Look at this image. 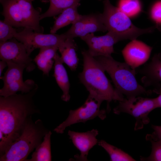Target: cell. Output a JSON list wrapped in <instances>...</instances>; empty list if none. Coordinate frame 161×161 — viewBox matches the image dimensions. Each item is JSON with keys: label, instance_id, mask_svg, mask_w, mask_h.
Wrapping results in <instances>:
<instances>
[{"label": "cell", "instance_id": "cell-2", "mask_svg": "<svg viewBox=\"0 0 161 161\" xmlns=\"http://www.w3.org/2000/svg\"><path fill=\"white\" fill-rule=\"evenodd\" d=\"M83 58L82 71L79 78L89 92V96L102 103L107 102V110H110V103L112 101H120L124 96L119 94L114 88L106 77L105 71L88 50L81 52Z\"/></svg>", "mask_w": 161, "mask_h": 161}, {"label": "cell", "instance_id": "cell-27", "mask_svg": "<svg viewBox=\"0 0 161 161\" xmlns=\"http://www.w3.org/2000/svg\"><path fill=\"white\" fill-rule=\"evenodd\" d=\"M150 14L152 19L156 24L161 23V0L157 1L153 5Z\"/></svg>", "mask_w": 161, "mask_h": 161}, {"label": "cell", "instance_id": "cell-18", "mask_svg": "<svg viewBox=\"0 0 161 161\" xmlns=\"http://www.w3.org/2000/svg\"><path fill=\"white\" fill-rule=\"evenodd\" d=\"M58 50L57 46L47 47L40 48L38 54L33 59L38 69L44 75L49 76L54 61L53 60Z\"/></svg>", "mask_w": 161, "mask_h": 161}, {"label": "cell", "instance_id": "cell-4", "mask_svg": "<svg viewBox=\"0 0 161 161\" xmlns=\"http://www.w3.org/2000/svg\"><path fill=\"white\" fill-rule=\"evenodd\" d=\"M49 131L41 120L34 122L31 117L20 136L0 156V161H26L30 153L41 143L43 138Z\"/></svg>", "mask_w": 161, "mask_h": 161}, {"label": "cell", "instance_id": "cell-13", "mask_svg": "<svg viewBox=\"0 0 161 161\" xmlns=\"http://www.w3.org/2000/svg\"><path fill=\"white\" fill-rule=\"evenodd\" d=\"M80 38L87 44L89 52L94 57L111 56L114 52V45L120 41L116 36L109 32L100 36L91 33Z\"/></svg>", "mask_w": 161, "mask_h": 161}, {"label": "cell", "instance_id": "cell-31", "mask_svg": "<svg viewBox=\"0 0 161 161\" xmlns=\"http://www.w3.org/2000/svg\"><path fill=\"white\" fill-rule=\"evenodd\" d=\"M155 26L156 28H157L159 31L161 32V23L156 24Z\"/></svg>", "mask_w": 161, "mask_h": 161}, {"label": "cell", "instance_id": "cell-11", "mask_svg": "<svg viewBox=\"0 0 161 161\" xmlns=\"http://www.w3.org/2000/svg\"><path fill=\"white\" fill-rule=\"evenodd\" d=\"M1 60L24 65L27 72L35 68L33 60L28 55L24 45L14 38L5 42H0Z\"/></svg>", "mask_w": 161, "mask_h": 161}, {"label": "cell", "instance_id": "cell-7", "mask_svg": "<svg viewBox=\"0 0 161 161\" xmlns=\"http://www.w3.org/2000/svg\"><path fill=\"white\" fill-rule=\"evenodd\" d=\"M158 108L156 98H149L138 96L131 98H124L113 109L114 113L118 114L126 113L135 118V131L141 129L149 123V113Z\"/></svg>", "mask_w": 161, "mask_h": 161}, {"label": "cell", "instance_id": "cell-1", "mask_svg": "<svg viewBox=\"0 0 161 161\" xmlns=\"http://www.w3.org/2000/svg\"><path fill=\"white\" fill-rule=\"evenodd\" d=\"M38 86L27 93L0 97V156L21 134L32 115L39 113L33 97Z\"/></svg>", "mask_w": 161, "mask_h": 161}, {"label": "cell", "instance_id": "cell-16", "mask_svg": "<svg viewBox=\"0 0 161 161\" xmlns=\"http://www.w3.org/2000/svg\"><path fill=\"white\" fill-rule=\"evenodd\" d=\"M98 134V131L97 129L83 132L68 131V134L69 136L70 139L80 152V155L75 156V160H88L87 157L89 151L98 143L96 138Z\"/></svg>", "mask_w": 161, "mask_h": 161}, {"label": "cell", "instance_id": "cell-5", "mask_svg": "<svg viewBox=\"0 0 161 161\" xmlns=\"http://www.w3.org/2000/svg\"><path fill=\"white\" fill-rule=\"evenodd\" d=\"M33 0H0L4 21L15 28H28L43 33L40 24V12L35 8Z\"/></svg>", "mask_w": 161, "mask_h": 161}, {"label": "cell", "instance_id": "cell-24", "mask_svg": "<svg viewBox=\"0 0 161 161\" xmlns=\"http://www.w3.org/2000/svg\"><path fill=\"white\" fill-rule=\"evenodd\" d=\"M117 7L129 17L137 15L141 10L139 0H119Z\"/></svg>", "mask_w": 161, "mask_h": 161}, {"label": "cell", "instance_id": "cell-26", "mask_svg": "<svg viewBox=\"0 0 161 161\" xmlns=\"http://www.w3.org/2000/svg\"><path fill=\"white\" fill-rule=\"evenodd\" d=\"M17 32L14 27L5 22L0 21V42H5L14 38Z\"/></svg>", "mask_w": 161, "mask_h": 161}, {"label": "cell", "instance_id": "cell-19", "mask_svg": "<svg viewBox=\"0 0 161 161\" xmlns=\"http://www.w3.org/2000/svg\"><path fill=\"white\" fill-rule=\"evenodd\" d=\"M76 44L73 38H67L58 48L63 63L66 64L72 71L76 70L79 62L76 53Z\"/></svg>", "mask_w": 161, "mask_h": 161}, {"label": "cell", "instance_id": "cell-21", "mask_svg": "<svg viewBox=\"0 0 161 161\" xmlns=\"http://www.w3.org/2000/svg\"><path fill=\"white\" fill-rule=\"evenodd\" d=\"M49 131L44 137L43 140L36 148L32 154L31 158L26 161H50L52 160L51 136Z\"/></svg>", "mask_w": 161, "mask_h": 161}, {"label": "cell", "instance_id": "cell-20", "mask_svg": "<svg viewBox=\"0 0 161 161\" xmlns=\"http://www.w3.org/2000/svg\"><path fill=\"white\" fill-rule=\"evenodd\" d=\"M80 3L69 7L63 11L56 19L50 32L55 33L61 28L70 24L75 23L79 18L80 15L78 11V8L80 6Z\"/></svg>", "mask_w": 161, "mask_h": 161}, {"label": "cell", "instance_id": "cell-28", "mask_svg": "<svg viewBox=\"0 0 161 161\" xmlns=\"http://www.w3.org/2000/svg\"><path fill=\"white\" fill-rule=\"evenodd\" d=\"M154 132L151 134H148L146 138L154 140H161V126L152 125Z\"/></svg>", "mask_w": 161, "mask_h": 161}, {"label": "cell", "instance_id": "cell-14", "mask_svg": "<svg viewBox=\"0 0 161 161\" xmlns=\"http://www.w3.org/2000/svg\"><path fill=\"white\" fill-rule=\"evenodd\" d=\"M152 47L136 39L127 44L122 52L125 62L135 69L145 64L149 59Z\"/></svg>", "mask_w": 161, "mask_h": 161}, {"label": "cell", "instance_id": "cell-30", "mask_svg": "<svg viewBox=\"0 0 161 161\" xmlns=\"http://www.w3.org/2000/svg\"><path fill=\"white\" fill-rule=\"evenodd\" d=\"M157 93L159 96L156 98V100L158 108H161V86L159 89Z\"/></svg>", "mask_w": 161, "mask_h": 161}, {"label": "cell", "instance_id": "cell-23", "mask_svg": "<svg viewBox=\"0 0 161 161\" xmlns=\"http://www.w3.org/2000/svg\"><path fill=\"white\" fill-rule=\"evenodd\" d=\"M99 145L102 147L109 154L112 161H134L136 160L122 150L102 140L98 142Z\"/></svg>", "mask_w": 161, "mask_h": 161}, {"label": "cell", "instance_id": "cell-9", "mask_svg": "<svg viewBox=\"0 0 161 161\" xmlns=\"http://www.w3.org/2000/svg\"><path fill=\"white\" fill-rule=\"evenodd\" d=\"M101 103L89 95L84 103L81 106L69 112L66 119L53 131L57 133L62 134L66 128L75 123L82 122L93 119L98 117L101 120L106 117V111L100 109Z\"/></svg>", "mask_w": 161, "mask_h": 161}, {"label": "cell", "instance_id": "cell-17", "mask_svg": "<svg viewBox=\"0 0 161 161\" xmlns=\"http://www.w3.org/2000/svg\"><path fill=\"white\" fill-rule=\"evenodd\" d=\"M53 76L59 87L63 92L61 99L65 101H69L70 96L69 94L70 83L66 71L63 65L61 56L57 53L54 58Z\"/></svg>", "mask_w": 161, "mask_h": 161}, {"label": "cell", "instance_id": "cell-6", "mask_svg": "<svg viewBox=\"0 0 161 161\" xmlns=\"http://www.w3.org/2000/svg\"><path fill=\"white\" fill-rule=\"evenodd\" d=\"M104 10L102 13L103 23L108 32L116 36L120 41L136 39L140 35L152 32L153 26L145 29L139 28L132 23L129 17L112 5L109 0H104Z\"/></svg>", "mask_w": 161, "mask_h": 161}, {"label": "cell", "instance_id": "cell-25", "mask_svg": "<svg viewBox=\"0 0 161 161\" xmlns=\"http://www.w3.org/2000/svg\"><path fill=\"white\" fill-rule=\"evenodd\" d=\"M146 139L151 142L152 151L150 155L148 157H141V160L161 161V140H154L148 138H146Z\"/></svg>", "mask_w": 161, "mask_h": 161}, {"label": "cell", "instance_id": "cell-15", "mask_svg": "<svg viewBox=\"0 0 161 161\" xmlns=\"http://www.w3.org/2000/svg\"><path fill=\"white\" fill-rule=\"evenodd\" d=\"M135 69L136 73L142 76L141 82L144 87L154 88V92L157 93L161 86V60L157 54L148 63Z\"/></svg>", "mask_w": 161, "mask_h": 161}, {"label": "cell", "instance_id": "cell-12", "mask_svg": "<svg viewBox=\"0 0 161 161\" xmlns=\"http://www.w3.org/2000/svg\"><path fill=\"white\" fill-rule=\"evenodd\" d=\"M107 31L102 18V13L81 15L71 27L64 33L67 38H80L88 34Z\"/></svg>", "mask_w": 161, "mask_h": 161}, {"label": "cell", "instance_id": "cell-10", "mask_svg": "<svg viewBox=\"0 0 161 161\" xmlns=\"http://www.w3.org/2000/svg\"><path fill=\"white\" fill-rule=\"evenodd\" d=\"M14 38L24 45L30 55L37 48L53 46H57L58 48L67 38L64 33L60 35L43 34L34 32L28 28L17 32Z\"/></svg>", "mask_w": 161, "mask_h": 161}, {"label": "cell", "instance_id": "cell-8", "mask_svg": "<svg viewBox=\"0 0 161 161\" xmlns=\"http://www.w3.org/2000/svg\"><path fill=\"white\" fill-rule=\"evenodd\" d=\"M7 69L3 76L0 78L3 82V86L0 89V96L7 97L15 94L17 92L26 94L29 92L38 85L32 79L24 81L23 75L24 65L11 62H6Z\"/></svg>", "mask_w": 161, "mask_h": 161}, {"label": "cell", "instance_id": "cell-29", "mask_svg": "<svg viewBox=\"0 0 161 161\" xmlns=\"http://www.w3.org/2000/svg\"><path fill=\"white\" fill-rule=\"evenodd\" d=\"M6 66H7V62L1 60L0 61V78L2 76V72Z\"/></svg>", "mask_w": 161, "mask_h": 161}, {"label": "cell", "instance_id": "cell-22", "mask_svg": "<svg viewBox=\"0 0 161 161\" xmlns=\"http://www.w3.org/2000/svg\"><path fill=\"white\" fill-rule=\"evenodd\" d=\"M44 2H49V7L45 13L40 15L41 20L47 17L54 16L63 11L78 3L81 0H41Z\"/></svg>", "mask_w": 161, "mask_h": 161}, {"label": "cell", "instance_id": "cell-32", "mask_svg": "<svg viewBox=\"0 0 161 161\" xmlns=\"http://www.w3.org/2000/svg\"><path fill=\"white\" fill-rule=\"evenodd\" d=\"M157 54L158 57L161 60V52Z\"/></svg>", "mask_w": 161, "mask_h": 161}, {"label": "cell", "instance_id": "cell-3", "mask_svg": "<svg viewBox=\"0 0 161 161\" xmlns=\"http://www.w3.org/2000/svg\"><path fill=\"white\" fill-rule=\"evenodd\" d=\"M110 75L115 88L120 94L129 99L153 92L140 85L136 77L135 69L125 62L114 60L111 56L94 57Z\"/></svg>", "mask_w": 161, "mask_h": 161}]
</instances>
